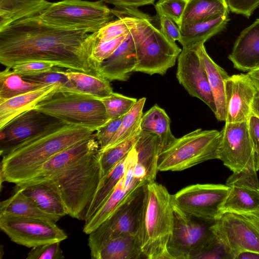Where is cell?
Listing matches in <instances>:
<instances>
[{
    "mask_svg": "<svg viewBox=\"0 0 259 259\" xmlns=\"http://www.w3.org/2000/svg\"><path fill=\"white\" fill-rule=\"evenodd\" d=\"M40 11L0 30L1 64L12 68L28 61H44L67 69L96 73L91 58L96 32L47 24L38 18Z\"/></svg>",
    "mask_w": 259,
    "mask_h": 259,
    "instance_id": "cell-1",
    "label": "cell"
},
{
    "mask_svg": "<svg viewBox=\"0 0 259 259\" xmlns=\"http://www.w3.org/2000/svg\"><path fill=\"white\" fill-rule=\"evenodd\" d=\"M96 131L58 120L1 154V187L4 181L23 183L57 153L87 140Z\"/></svg>",
    "mask_w": 259,
    "mask_h": 259,
    "instance_id": "cell-2",
    "label": "cell"
},
{
    "mask_svg": "<svg viewBox=\"0 0 259 259\" xmlns=\"http://www.w3.org/2000/svg\"><path fill=\"white\" fill-rule=\"evenodd\" d=\"M113 10L115 16L128 17L137 57L134 72L162 75L175 65L182 50L153 25L149 16L135 8Z\"/></svg>",
    "mask_w": 259,
    "mask_h": 259,
    "instance_id": "cell-3",
    "label": "cell"
},
{
    "mask_svg": "<svg viewBox=\"0 0 259 259\" xmlns=\"http://www.w3.org/2000/svg\"><path fill=\"white\" fill-rule=\"evenodd\" d=\"M174 221L172 195L162 185L147 182L138 232L144 258L171 259L167 245Z\"/></svg>",
    "mask_w": 259,
    "mask_h": 259,
    "instance_id": "cell-4",
    "label": "cell"
},
{
    "mask_svg": "<svg viewBox=\"0 0 259 259\" xmlns=\"http://www.w3.org/2000/svg\"><path fill=\"white\" fill-rule=\"evenodd\" d=\"M101 178L98 150L85 155L50 179L59 189L68 215L83 220Z\"/></svg>",
    "mask_w": 259,
    "mask_h": 259,
    "instance_id": "cell-5",
    "label": "cell"
},
{
    "mask_svg": "<svg viewBox=\"0 0 259 259\" xmlns=\"http://www.w3.org/2000/svg\"><path fill=\"white\" fill-rule=\"evenodd\" d=\"M34 109L66 123L96 131L110 120L100 99L61 88Z\"/></svg>",
    "mask_w": 259,
    "mask_h": 259,
    "instance_id": "cell-6",
    "label": "cell"
},
{
    "mask_svg": "<svg viewBox=\"0 0 259 259\" xmlns=\"http://www.w3.org/2000/svg\"><path fill=\"white\" fill-rule=\"evenodd\" d=\"M221 131H193L176 140L158 157V171H181L203 162L218 159Z\"/></svg>",
    "mask_w": 259,
    "mask_h": 259,
    "instance_id": "cell-7",
    "label": "cell"
},
{
    "mask_svg": "<svg viewBox=\"0 0 259 259\" xmlns=\"http://www.w3.org/2000/svg\"><path fill=\"white\" fill-rule=\"evenodd\" d=\"M112 9L102 0H62L49 3L38 14L44 23L59 27L98 31L114 17Z\"/></svg>",
    "mask_w": 259,
    "mask_h": 259,
    "instance_id": "cell-8",
    "label": "cell"
},
{
    "mask_svg": "<svg viewBox=\"0 0 259 259\" xmlns=\"http://www.w3.org/2000/svg\"><path fill=\"white\" fill-rule=\"evenodd\" d=\"M147 182L144 181L133 189L111 215L89 234L91 256L109 240L138 234Z\"/></svg>",
    "mask_w": 259,
    "mask_h": 259,
    "instance_id": "cell-9",
    "label": "cell"
},
{
    "mask_svg": "<svg viewBox=\"0 0 259 259\" xmlns=\"http://www.w3.org/2000/svg\"><path fill=\"white\" fill-rule=\"evenodd\" d=\"M229 190L226 185H192L172 195V202L194 218L214 223L223 213L222 208Z\"/></svg>",
    "mask_w": 259,
    "mask_h": 259,
    "instance_id": "cell-10",
    "label": "cell"
},
{
    "mask_svg": "<svg viewBox=\"0 0 259 259\" xmlns=\"http://www.w3.org/2000/svg\"><path fill=\"white\" fill-rule=\"evenodd\" d=\"M218 159L233 172L259 170V156L249 136L247 121L225 122L221 131Z\"/></svg>",
    "mask_w": 259,
    "mask_h": 259,
    "instance_id": "cell-11",
    "label": "cell"
},
{
    "mask_svg": "<svg viewBox=\"0 0 259 259\" xmlns=\"http://www.w3.org/2000/svg\"><path fill=\"white\" fill-rule=\"evenodd\" d=\"M0 228L12 241L29 248L61 242L68 237L55 222L35 218L0 214Z\"/></svg>",
    "mask_w": 259,
    "mask_h": 259,
    "instance_id": "cell-12",
    "label": "cell"
},
{
    "mask_svg": "<svg viewBox=\"0 0 259 259\" xmlns=\"http://www.w3.org/2000/svg\"><path fill=\"white\" fill-rule=\"evenodd\" d=\"M225 246L231 259L242 252H259V229L243 215L225 212L209 226Z\"/></svg>",
    "mask_w": 259,
    "mask_h": 259,
    "instance_id": "cell-13",
    "label": "cell"
},
{
    "mask_svg": "<svg viewBox=\"0 0 259 259\" xmlns=\"http://www.w3.org/2000/svg\"><path fill=\"white\" fill-rule=\"evenodd\" d=\"M173 208L174 227L167 245L168 253L171 259H191L213 234L210 226L196 222L174 203Z\"/></svg>",
    "mask_w": 259,
    "mask_h": 259,
    "instance_id": "cell-14",
    "label": "cell"
},
{
    "mask_svg": "<svg viewBox=\"0 0 259 259\" xmlns=\"http://www.w3.org/2000/svg\"><path fill=\"white\" fill-rule=\"evenodd\" d=\"M176 76L190 96L201 100L215 114L216 107L207 72L197 47L183 48L178 57Z\"/></svg>",
    "mask_w": 259,
    "mask_h": 259,
    "instance_id": "cell-15",
    "label": "cell"
},
{
    "mask_svg": "<svg viewBox=\"0 0 259 259\" xmlns=\"http://www.w3.org/2000/svg\"><path fill=\"white\" fill-rule=\"evenodd\" d=\"M254 170L233 172L226 185L230 190L222 208L223 213L259 212V181Z\"/></svg>",
    "mask_w": 259,
    "mask_h": 259,
    "instance_id": "cell-16",
    "label": "cell"
},
{
    "mask_svg": "<svg viewBox=\"0 0 259 259\" xmlns=\"http://www.w3.org/2000/svg\"><path fill=\"white\" fill-rule=\"evenodd\" d=\"M225 122L247 121L257 91L247 73L230 76L225 80Z\"/></svg>",
    "mask_w": 259,
    "mask_h": 259,
    "instance_id": "cell-17",
    "label": "cell"
},
{
    "mask_svg": "<svg viewBox=\"0 0 259 259\" xmlns=\"http://www.w3.org/2000/svg\"><path fill=\"white\" fill-rule=\"evenodd\" d=\"M58 120L34 109L21 114L0 129L1 154Z\"/></svg>",
    "mask_w": 259,
    "mask_h": 259,
    "instance_id": "cell-18",
    "label": "cell"
},
{
    "mask_svg": "<svg viewBox=\"0 0 259 259\" xmlns=\"http://www.w3.org/2000/svg\"><path fill=\"white\" fill-rule=\"evenodd\" d=\"M99 148L95 133L90 138L54 155L40 165L30 179L24 183L50 179L85 155L98 151Z\"/></svg>",
    "mask_w": 259,
    "mask_h": 259,
    "instance_id": "cell-19",
    "label": "cell"
},
{
    "mask_svg": "<svg viewBox=\"0 0 259 259\" xmlns=\"http://www.w3.org/2000/svg\"><path fill=\"white\" fill-rule=\"evenodd\" d=\"M137 64L134 42L130 32L114 52L95 67L98 74L109 81L127 80Z\"/></svg>",
    "mask_w": 259,
    "mask_h": 259,
    "instance_id": "cell-20",
    "label": "cell"
},
{
    "mask_svg": "<svg viewBox=\"0 0 259 259\" xmlns=\"http://www.w3.org/2000/svg\"><path fill=\"white\" fill-rule=\"evenodd\" d=\"M14 189L30 197L45 212L60 218L68 215L57 185L52 179L15 185Z\"/></svg>",
    "mask_w": 259,
    "mask_h": 259,
    "instance_id": "cell-21",
    "label": "cell"
},
{
    "mask_svg": "<svg viewBox=\"0 0 259 259\" xmlns=\"http://www.w3.org/2000/svg\"><path fill=\"white\" fill-rule=\"evenodd\" d=\"M228 58L239 70L259 68V19L241 32Z\"/></svg>",
    "mask_w": 259,
    "mask_h": 259,
    "instance_id": "cell-22",
    "label": "cell"
},
{
    "mask_svg": "<svg viewBox=\"0 0 259 259\" xmlns=\"http://www.w3.org/2000/svg\"><path fill=\"white\" fill-rule=\"evenodd\" d=\"M136 157L130 163L124 176L119 181L111 194L94 213L91 219L85 222L83 232L89 234L99 227L114 212L126 196L143 182L134 178L133 167L137 161Z\"/></svg>",
    "mask_w": 259,
    "mask_h": 259,
    "instance_id": "cell-23",
    "label": "cell"
},
{
    "mask_svg": "<svg viewBox=\"0 0 259 259\" xmlns=\"http://www.w3.org/2000/svg\"><path fill=\"white\" fill-rule=\"evenodd\" d=\"M61 87L50 84L13 98L0 101V129L21 114L33 109Z\"/></svg>",
    "mask_w": 259,
    "mask_h": 259,
    "instance_id": "cell-24",
    "label": "cell"
},
{
    "mask_svg": "<svg viewBox=\"0 0 259 259\" xmlns=\"http://www.w3.org/2000/svg\"><path fill=\"white\" fill-rule=\"evenodd\" d=\"M137 155L135 147L106 176L101 178L94 197L84 214L85 223L90 220L108 198L124 176L127 167Z\"/></svg>",
    "mask_w": 259,
    "mask_h": 259,
    "instance_id": "cell-25",
    "label": "cell"
},
{
    "mask_svg": "<svg viewBox=\"0 0 259 259\" xmlns=\"http://www.w3.org/2000/svg\"><path fill=\"white\" fill-rule=\"evenodd\" d=\"M197 51L204 63L211 93L214 101L216 118L225 121L226 118L225 80L230 76L218 65L207 54L204 44L197 47Z\"/></svg>",
    "mask_w": 259,
    "mask_h": 259,
    "instance_id": "cell-26",
    "label": "cell"
},
{
    "mask_svg": "<svg viewBox=\"0 0 259 259\" xmlns=\"http://www.w3.org/2000/svg\"><path fill=\"white\" fill-rule=\"evenodd\" d=\"M58 71L65 75L72 85V91L79 92L99 99L110 96L113 92L110 81L97 73H85L70 69Z\"/></svg>",
    "mask_w": 259,
    "mask_h": 259,
    "instance_id": "cell-27",
    "label": "cell"
},
{
    "mask_svg": "<svg viewBox=\"0 0 259 259\" xmlns=\"http://www.w3.org/2000/svg\"><path fill=\"white\" fill-rule=\"evenodd\" d=\"M229 19L228 15L179 27L183 48H193L204 44L210 38L223 30Z\"/></svg>",
    "mask_w": 259,
    "mask_h": 259,
    "instance_id": "cell-28",
    "label": "cell"
},
{
    "mask_svg": "<svg viewBox=\"0 0 259 259\" xmlns=\"http://www.w3.org/2000/svg\"><path fill=\"white\" fill-rule=\"evenodd\" d=\"M93 259L144 258L138 234L119 236L104 243L92 255Z\"/></svg>",
    "mask_w": 259,
    "mask_h": 259,
    "instance_id": "cell-29",
    "label": "cell"
},
{
    "mask_svg": "<svg viewBox=\"0 0 259 259\" xmlns=\"http://www.w3.org/2000/svg\"><path fill=\"white\" fill-rule=\"evenodd\" d=\"M228 15L226 0H187L179 27Z\"/></svg>",
    "mask_w": 259,
    "mask_h": 259,
    "instance_id": "cell-30",
    "label": "cell"
},
{
    "mask_svg": "<svg viewBox=\"0 0 259 259\" xmlns=\"http://www.w3.org/2000/svg\"><path fill=\"white\" fill-rule=\"evenodd\" d=\"M134 147L137 153L136 164L145 170L148 182H154L158 171L157 161L160 153L158 136L141 130Z\"/></svg>",
    "mask_w": 259,
    "mask_h": 259,
    "instance_id": "cell-31",
    "label": "cell"
},
{
    "mask_svg": "<svg viewBox=\"0 0 259 259\" xmlns=\"http://www.w3.org/2000/svg\"><path fill=\"white\" fill-rule=\"evenodd\" d=\"M0 214L39 218L55 223L61 219L45 212L30 197L16 189L13 195L1 202Z\"/></svg>",
    "mask_w": 259,
    "mask_h": 259,
    "instance_id": "cell-32",
    "label": "cell"
},
{
    "mask_svg": "<svg viewBox=\"0 0 259 259\" xmlns=\"http://www.w3.org/2000/svg\"><path fill=\"white\" fill-rule=\"evenodd\" d=\"M170 119L165 110L158 105L143 113L141 121L142 131L156 135L159 141L160 152L176 139L170 128Z\"/></svg>",
    "mask_w": 259,
    "mask_h": 259,
    "instance_id": "cell-33",
    "label": "cell"
},
{
    "mask_svg": "<svg viewBox=\"0 0 259 259\" xmlns=\"http://www.w3.org/2000/svg\"><path fill=\"white\" fill-rule=\"evenodd\" d=\"M47 0H0V30L26 16L45 8Z\"/></svg>",
    "mask_w": 259,
    "mask_h": 259,
    "instance_id": "cell-34",
    "label": "cell"
},
{
    "mask_svg": "<svg viewBox=\"0 0 259 259\" xmlns=\"http://www.w3.org/2000/svg\"><path fill=\"white\" fill-rule=\"evenodd\" d=\"M48 85L26 80L22 76L6 67L0 72V101L7 100Z\"/></svg>",
    "mask_w": 259,
    "mask_h": 259,
    "instance_id": "cell-35",
    "label": "cell"
},
{
    "mask_svg": "<svg viewBox=\"0 0 259 259\" xmlns=\"http://www.w3.org/2000/svg\"><path fill=\"white\" fill-rule=\"evenodd\" d=\"M145 101V97L138 100L130 110L123 116L118 131L106 148L126 140L141 132V121Z\"/></svg>",
    "mask_w": 259,
    "mask_h": 259,
    "instance_id": "cell-36",
    "label": "cell"
},
{
    "mask_svg": "<svg viewBox=\"0 0 259 259\" xmlns=\"http://www.w3.org/2000/svg\"><path fill=\"white\" fill-rule=\"evenodd\" d=\"M140 133L102 151L99 150L102 178L108 175L128 154L138 141Z\"/></svg>",
    "mask_w": 259,
    "mask_h": 259,
    "instance_id": "cell-37",
    "label": "cell"
},
{
    "mask_svg": "<svg viewBox=\"0 0 259 259\" xmlns=\"http://www.w3.org/2000/svg\"><path fill=\"white\" fill-rule=\"evenodd\" d=\"M103 102L109 119H115L126 114L137 101L136 98L113 92L110 96L100 99Z\"/></svg>",
    "mask_w": 259,
    "mask_h": 259,
    "instance_id": "cell-38",
    "label": "cell"
},
{
    "mask_svg": "<svg viewBox=\"0 0 259 259\" xmlns=\"http://www.w3.org/2000/svg\"><path fill=\"white\" fill-rule=\"evenodd\" d=\"M130 32L128 17L118 16V19L111 20L96 32V43L110 40Z\"/></svg>",
    "mask_w": 259,
    "mask_h": 259,
    "instance_id": "cell-39",
    "label": "cell"
},
{
    "mask_svg": "<svg viewBox=\"0 0 259 259\" xmlns=\"http://www.w3.org/2000/svg\"><path fill=\"white\" fill-rule=\"evenodd\" d=\"M192 258H230V257L224 244L213 234L202 247L192 255Z\"/></svg>",
    "mask_w": 259,
    "mask_h": 259,
    "instance_id": "cell-40",
    "label": "cell"
},
{
    "mask_svg": "<svg viewBox=\"0 0 259 259\" xmlns=\"http://www.w3.org/2000/svg\"><path fill=\"white\" fill-rule=\"evenodd\" d=\"M128 33L110 40L96 43L91 55L95 71L96 66L106 60L114 52L125 39Z\"/></svg>",
    "mask_w": 259,
    "mask_h": 259,
    "instance_id": "cell-41",
    "label": "cell"
},
{
    "mask_svg": "<svg viewBox=\"0 0 259 259\" xmlns=\"http://www.w3.org/2000/svg\"><path fill=\"white\" fill-rule=\"evenodd\" d=\"M24 79L38 83L50 85L59 84L62 89L71 91L72 85L68 78L58 71L55 66L50 71L33 76H22Z\"/></svg>",
    "mask_w": 259,
    "mask_h": 259,
    "instance_id": "cell-42",
    "label": "cell"
},
{
    "mask_svg": "<svg viewBox=\"0 0 259 259\" xmlns=\"http://www.w3.org/2000/svg\"><path fill=\"white\" fill-rule=\"evenodd\" d=\"M60 243L56 242L32 247L26 259H63L64 255Z\"/></svg>",
    "mask_w": 259,
    "mask_h": 259,
    "instance_id": "cell-43",
    "label": "cell"
},
{
    "mask_svg": "<svg viewBox=\"0 0 259 259\" xmlns=\"http://www.w3.org/2000/svg\"><path fill=\"white\" fill-rule=\"evenodd\" d=\"M55 66L49 62L32 60L18 64L12 69L22 76H33L50 71Z\"/></svg>",
    "mask_w": 259,
    "mask_h": 259,
    "instance_id": "cell-44",
    "label": "cell"
},
{
    "mask_svg": "<svg viewBox=\"0 0 259 259\" xmlns=\"http://www.w3.org/2000/svg\"><path fill=\"white\" fill-rule=\"evenodd\" d=\"M187 0H158L155 7L160 9L179 26Z\"/></svg>",
    "mask_w": 259,
    "mask_h": 259,
    "instance_id": "cell-45",
    "label": "cell"
},
{
    "mask_svg": "<svg viewBox=\"0 0 259 259\" xmlns=\"http://www.w3.org/2000/svg\"><path fill=\"white\" fill-rule=\"evenodd\" d=\"M123 116L110 119L96 132V139L99 144V151L105 149L118 131Z\"/></svg>",
    "mask_w": 259,
    "mask_h": 259,
    "instance_id": "cell-46",
    "label": "cell"
},
{
    "mask_svg": "<svg viewBox=\"0 0 259 259\" xmlns=\"http://www.w3.org/2000/svg\"><path fill=\"white\" fill-rule=\"evenodd\" d=\"M160 26L161 32L170 41L176 42L180 40L181 32L179 26L160 9L155 7Z\"/></svg>",
    "mask_w": 259,
    "mask_h": 259,
    "instance_id": "cell-47",
    "label": "cell"
},
{
    "mask_svg": "<svg viewBox=\"0 0 259 259\" xmlns=\"http://www.w3.org/2000/svg\"><path fill=\"white\" fill-rule=\"evenodd\" d=\"M226 2L232 12L247 18L259 7V0H226Z\"/></svg>",
    "mask_w": 259,
    "mask_h": 259,
    "instance_id": "cell-48",
    "label": "cell"
},
{
    "mask_svg": "<svg viewBox=\"0 0 259 259\" xmlns=\"http://www.w3.org/2000/svg\"><path fill=\"white\" fill-rule=\"evenodd\" d=\"M247 123L248 132L254 150L259 156V117L251 113Z\"/></svg>",
    "mask_w": 259,
    "mask_h": 259,
    "instance_id": "cell-49",
    "label": "cell"
},
{
    "mask_svg": "<svg viewBox=\"0 0 259 259\" xmlns=\"http://www.w3.org/2000/svg\"><path fill=\"white\" fill-rule=\"evenodd\" d=\"M116 8H135L154 4L155 0H102Z\"/></svg>",
    "mask_w": 259,
    "mask_h": 259,
    "instance_id": "cell-50",
    "label": "cell"
},
{
    "mask_svg": "<svg viewBox=\"0 0 259 259\" xmlns=\"http://www.w3.org/2000/svg\"><path fill=\"white\" fill-rule=\"evenodd\" d=\"M247 74L257 92H259V68L248 71Z\"/></svg>",
    "mask_w": 259,
    "mask_h": 259,
    "instance_id": "cell-51",
    "label": "cell"
},
{
    "mask_svg": "<svg viewBox=\"0 0 259 259\" xmlns=\"http://www.w3.org/2000/svg\"><path fill=\"white\" fill-rule=\"evenodd\" d=\"M259 259V252L246 251L241 252L236 259Z\"/></svg>",
    "mask_w": 259,
    "mask_h": 259,
    "instance_id": "cell-52",
    "label": "cell"
},
{
    "mask_svg": "<svg viewBox=\"0 0 259 259\" xmlns=\"http://www.w3.org/2000/svg\"><path fill=\"white\" fill-rule=\"evenodd\" d=\"M240 214L248 219L259 229V212Z\"/></svg>",
    "mask_w": 259,
    "mask_h": 259,
    "instance_id": "cell-53",
    "label": "cell"
},
{
    "mask_svg": "<svg viewBox=\"0 0 259 259\" xmlns=\"http://www.w3.org/2000/svg\"><path fill=\"white\" fill-rule=\"evenodd\" d=\"M252 113L259 117V92L257 93L254 99L252 106Z\"/></svg>",
    "mask_w": 259,
    "mask_h": 259,
    "instance_id": "cell-54",
    "label": "cell"
},
{
    "mask_svg": "<svg viewBox=\"0 0 259 259\" xmlns=\"http://www.w3.org/2000/svg\"><path fill=\"white\" fill-rule=\"evenodd\" d=\"M0 250H1L0 251V257H1V258H2L3 257V255L4 254V247L2 245H1Z\"/></svg>",
    "mask_w": 259,
    "mask_h": 259,
    "instance_id": "cell-55",
    "label": "cell"
}]
</instances>
